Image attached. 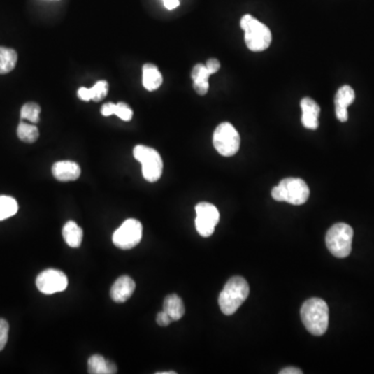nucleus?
Segmentation results:
<instances>
[{
  "label": "nucleus",
  "instance_id": "0eeeda50",
  "mask_svg": "<svg viewBox=\"0 0 374 374\" xmlns=\"http://www.w3.org/2000/svg\"><path fill=\"white\" fill-rule=\"evenodd\" d=\"M213 146L221 155L230 157L238 152L240 136L232 124L224 122L215 128L213 134Z\"/></svg>",
  "mask_w": 374,
  "mask_h": 374
},
{
  "label": "nucleus",
  "instance_id": "a878e982",
  "mask_svg": "<svg viewBox=\"0 0 374 374\" xmlns=\"http://www.w3.org/2000/svg\"><path fill=\"white\" fill-rule=\"evenodd\" d=\"M8 339V324L0 318V352L3 350Z\"/></svg>",
  "mask_w": 374,
  "mask_h": 374
},
{
  "label": "nucleus",
  "instance_id": "f03ea898",
  "mask_svg": "<svg viewBox=\"0 0 374 374\" xmlns=\"http://www.w3.org/2000/svg\"><path fill=\"white\" fill-rule=\"evenodd\" d=\"M250 294L249 284L243 277H233L220 294L219 305L224 315H233Z\"/></svg>",
  "mask_w": 374,
  "mask_h": 374
},
{
  "label": "nucleus",
  "instance_id": "6ab92c4d",
  "mask_svg": "<svg viewBox=\"0 0 374 374\" xmlns=\"http://www.w3.org/2000/svg\"><path fill=\"white\" fill-rule=\"evenodd\" d=\"M63 237L70 247H79L82 243V229L75 222L69 221L64 226Z\"/></svg>",
  "mask_w": 374,
  "mask_h": 374
},
{
  "label": "nucleus",
  "instance_id": "393cba45",
  "mask_svg": "<svg viewBox=\"0 0 374 374\" xmlns=\"http://www.w3.org/2000/svg\"><path fill=\"white\" fill-rule=\"evenodd\" d=\"M115 115L119 117L120 119L123 120V121L129 122L131 121L132 117H134V112H132L131 108L127 103L119 102L115 106Z\"/></svg>",
  "mask_w": 374,
  "mask_h": 374
},
{
  "label": "nucleus",
  "instance_id": "39448f33",
  "mask_svg": "<svg viewBox=\"0 0 374 374\" xmlns=\"http://www.w3.org/2000/svg\"><path fill=\"white\" fill-rule=\"evenodd\" d=\"M352 237L354 230L350 224L338 223L326 233V247L335 257H347L352 252Z\"/></svg>",
  "mask_w": 374,
  "mask_h": 374
},
{
  "label": "nucleus",
  "instance_id": "20e7f679",
  "mask_svg": "<svg viewBox=\"0 0 374 374\" xmlns=\"http://www.w3.org/2000/svg\"><path fill=\"white\" fill-rule=\"evenodd\" d=\"M310 189L307 183L299 178H285L271 190V196L278 202L303 205L307 202Z\"/></svg>",
  "mask_w": 374,
  "mask_h": 374
},
{
  "label": "nucleus",
  "instance_id": "7ed1b4c3",
  "mask_svg": "<svg viewBox=\"0 0 374 374\" xmlns=\"http://www.w3.org/2000/svg\"><path fill=\"white\" fill-rule=\"evenodd\" d=\"M240 27L245 31V44L250 50L260 52L271 46V29L251 15H245L240 19Z\"/></svg>",
  "mask_w": 374,
  "mask_h": 374
},
{
  "label": "nucleus",
  "instance_id": "423d86ee",
  "mask_svg": "<svg viewBox=\"0 0 374 374\" xmlns=\"http://www.w3.org/2000/svg\"><path fill=\"white\" fill-rule=\"evenodd\" d=\"M134 156L142 164L143 176L148 182H156L159 180L164 170V162L161 156L155 149L138 145L134 147Z\"/></svg>",
  "mask_w": 374,
  "mask_h": 374
},
{
  "label": "nucleus",
  "instance_id": "dca6fc26",
  "mask_svg": "<svg viewBox=\"0 0 374 374\" xmlns=\"http://www.w3.org/2000/svg\"><path fill=\"white\" fill-rule=\"evenodd\" d=\"M162 85V75L158 68L153 64H145L143 66V85L149 92L159 89Z\"/></svg>",
  "mask_w": 374,
  "mask_h": 374
},
{
  "label": "nucleus",
  "instance_id": "ddd939ff",
  "mask_svg": "<svg viewBox=\"0 0 374 374\" xmlns=\"http://www.w3.org/2000/svg\"><path fill=\"white\" fill-rule=\"evenodd\" d=\"M80 166L74 161L64 160L55 162L52 166V175L57 180L61 182L75 181L80 177Z\"/></svg>",
  "mask_w": 374,
  "mask_h": 374
},
{
  "label": "nucleus",
  "instance_id": "f257e3e1",
  "mask_svg": "<svg viewBox=\"0 0 374 374\" xmlns=\"http://www.w3.org/2000/svg\"><path fill=\"white\" fill-rule=\"evenodd\" d=\"M301 317L303 326L314 336H322L328 331L330 311L324 299L313 298L305 301L301 309Z\"/></svg>",
  "mask_w": 374,
  "mask_h": 374
},
{
  "label": "nucleus",
  "instance_id": "b1692460",
  "mask_svg": "<svg viewBox=\"0 0 374 374\" xmlns=\"http://www.w3.org/2000/svg\"><path fill=\"white\" fill-rule=\"evenodd\" d=\"M91 89L92 101L100 102L106 97L108 93V82L106 80H100L95 83Z\"/></svg>",
  "mask_w": 374,
  "mask_h": 374
},
{
  "label": "nucleus",
  "instance_id": "2f4dec72",
  "mask_svg": "<svg viewBox=\"0 0 374 374\" xmlns=\"http://www.w3.org/2000/svg\"><path fill=\"white\" fill-rule=\"evenodd\" d=\"M303 371L299 368H294V367H288V368L282 369L280 371V374H301Z\"/></svg>",
  "mask_w": 374,
  "mask_h": 374
},
{
  "label": "nucleus",
  "instance_id": "f8f14e48",
  "mask_svg": "<svg viewBox=\"0 0 374 374\" xmlns=\"http://www.w3.org/2000/svg\"><path fill=\"white\" fill-rule=\"evenodd\" d=\"M134 290H136V282L128 275H122L110 288V298L115 303H125L131 298Z\"/></svg>",
  "mask_w": 374,
  "mask_h": 374
},
{
  "label": "nucleus",
  "instance_id": "a211bd4d",
  "mask_svg": "<svg viewBox=\"0 0 374 374\" xmlns=\"http://www.w3.org/2000/svg\"><path fill=\"white\" fill-rule=\"evenodd\" d=\"M87 367H89V373L91 374L117 373V366L99 354H94L89 359Z\"/></svg>",
  "mask_w": 374,
  "mask_h": 374
},
{
  "label": "nucleus",
  "instance_id": "cd10ccee",
  "mask_svg": "<svg viewBox=\"0 0 374 374\" xmlns=\"http://www.w3.org/2000/svg\"><path fill=\"white\" fill-rule=\"evenodd\" d=\"M205 66H206L209 73L213 75L219 72L220 68H221V63H220L219 59H209L208 61L206 62V65Z\"/></svg>",
  "mask_w": 374,
  "mask_h": 374
},
{
  "label": "nucleus",
  "instance_id": "9b49d317",
  "mask_svg": "<svg viewBox=\"0 0 374 374\" xmlns=\"http://www.w3.org/2000/svg\"><path fill=\"white\" fill-rule=\"evenodd\" d=\"M354 99H356V94L350 85H343L338 89L335 96V110H336L337 119L340 122L347 121V108L354 103Z\"/></svg>",
  "mask_w": 374,
  "mask_h": 374
},
{
  "label": "nucleus",
  "instance_id": "9d476101",
  "mask_svg": "<svg viewBox=\"0 0 374 374\" xmlns=\"http://www.w3.org/2000/svg\"><path fill=\"white\" fill-rule=\"evenodd\" d=\"M38 292L50 296L67 289L68 278L59 269L49 268L42 271L36 280Z\"/></svg>",
  "mask_w": 374,
  "mask_h": 374
},
{
  "label": "nucleus",
  "instance_id": "412c9836",
  "mask_svg": "<svg viewBox=\"0 0 374 374\" xmlns=\"http://www.w3.org/2000/svg\"><path fill=\"white\" fill-rule=\"evenodd\" d=\"M17 136L22 142L33 144V143L37 142L40 132H38L37 126L34 125V124L21 121L18 128H17Z\"/></svg>",
  "mask_w": 374,
  "mask_h": 374
},
{
  "label": "nucleus",
  "instance_id": "6e6552de",
  "mask_svg": "<svg viewBox=\"0 0 374 374\" xmlns=\"http://www.w3.org/2000/svg\"><path fill=\"white\" fill-rule=\"evenodd\" d=\"M143 226L138 220L128 219L115 231L113 243L121 250L136 247L142 240Z\"/></svg>",
  "mask_w": 374,
  "mask_h": 374
},
{
  "label": "nucleus",
  "instance_id": "c85d7f7f",
  "mask_svg": "<svg viewBox=\"0 0 374 374\" xmlns=\"http://www.w3.org/2000/svg\"><path fill=\"white\" fill-rule=\"evenodd\" d=\"M77 96H78L79 99L82 100V101H91V89H89V87H80V89H78V92H77Z\"/></svg>",
  "mask_w": 374,
  "mask_h": 374
},
{
  "label": "nucleus",
  "instance_id": "4468645a",
  "mask_svg": "<svg viewBox=\"0 0 374 374\" xmlns=\"http://www.w3.org/2000/svg\"><path fill=\"white\" fill-rule=\"evenodd\" d=\"M301 108L303 110L301 123L307 129L316 130L318 128V117H319L320 108L315 100L305 97L301 99Z\"/></svg>",
  "mask_w": 374,
  "mask_h": 374
},
{
  "label": "nucleus",
  "instance_id": "473e14b6",
  "mask_svg": "<svg viewBox=\"0 0 374 374\" xmlns=\"http://www.w3.org/2000/svg\"><path fill=\"white\" fill-rule=\"evenodd\" d=\"M158 374H176L175 371H170V373H158Z\"/></svg>",
  "mask_w": 374,
  "mask_h": 374
},
{
  "label": "nucleus",
  "instance_id": "1a4fd4ad",
  "mask_svg": "<svg viewBox=\"0 0 374 374\" xmlns=\"http://www.w3.org/2000/svg\"><path fill=\"white\" fill-rule=\"evenodd\" d=\"M196 228L199 234L203 237L211 236L220 221V213L217 207L210 203H199L196 206Z\"/></svg>",
  "mask_w": 374,
  "mask_h": 374
},
{
  "label": "nucleus",
  "instance_id": "4be33fe9",
  "mask_svg": "<svg viewBox=\"0 0 374 374\" xmlns=\"http://www.w3.org/2000/svg\"><path fill=\"white\" fill-rule=\"evenodd\" d=\"M18 213V203L12 196H0V221L8 219Z\"/></svg>",
  "mask_w": 374,
  "mask_h": 374
},
{
  "label": "nucleus",
  "instance_id": "bb28decb",
  "mask_svg": "<svg viewBox=\"0 0 374 374\" xmlns=\"http://www.w3.org/2000/svg\"><path fill=\"white\" fill-rule=\"evenodd\" d=\"M172 322V318L170 317V315H168L166 311L159 312V313L157 314V317H156V322H157L158 326H170L171 322Z\"/></svg>",
  "mask_w": 374,
  "mask_h": 374
},
{
  "label": "nucleus",
  "instance_id": "2eb2a0df",
  "mask_svg": "<svg viewBox=\"0 0 374 374\" xmlns=\"http://www.w3.org/2000/svg\"><path fill=\"white\" fill-rule=\"evenodd\" d=\"M210 75L206 66L203 64H198L192 68V78L194 81V89L198 95H206L209 89L208 79Z\"/></svg>",
  "mask_w": 374,
  "mask_h": 374
},
{
  "label": "nucleus",
  "instance_id": "c756f323",
  "mask_svg": "<svg viewBox=\"0 0 374 374\" xmlns=\"http://www.w3.org/2000/svg\"><path fill=\"white\" fill-rule=\"evenodd\" d=\"M115 106L117 104L113 103V102H108L104 104L101 108V113L104 117H110V115H115Z\"/></svg>",
  "mask_w": 374,
  "mask_h": 374
},
{
  "label": "nucleus",
  "instance_id": "5701e85b",
  "mask_svg": "<svg viewBox=\"0 0 374 374\" xmlns=\"http://www.w3.org/2000/svg\"><path fill=\"white\" fill-rule=\"evenodd\" d=\"M41 108L35 102H27L21 108V119L27 120L33 124H37L40 122Z\"/></svg>",
  "mask_w": 374,
  "mask_h": 374
},
{
  "label": "nucleus",
  "instance_id": "7c9ffc66",
  "mask_svg": "<svg viewBox=\"0 0 374 374\" xmlns=\"http://www.w3.org/2000/svg\"><path fill=\"white\" fill-rule=\"evenodd\" d=\"M162 1H164V6L170 10H175L180 4L179 0H162Z\"/></svg>",
  "mask_w": 374,
  "mask_h": 374
},
{
  "label": "nucleus",
  "instance_id": "f3484780",
  "mask_svg": "<svg viewBox=\"0 0 374 374\" xmlns=\"http://www.w3.org/2000/svg\"><path fill=\"white\" fill-rule=\"evenodd\" d=\"M164 311L170 315L173 322L180 320L185 316V308L182 299L177 294H170L166 296L164 301Z\"/></svg>",
  "mask_w": 374,
  "mask_h": 374
},
{
  "label": "nucleus",
  "instance_id": "aec40b11",
  "mask_svg": "<svg viewBox=\"0 0 374 374\" xmlns=\"http://www.w3.org/2000/svg\"><path fill=\"white\" fill-rule=\"evenodd\" d=\"M18 55L14 49L0 47V74H8L15 69Z\"/></svg>",
  "mask_w": 374,
  "mask_h": 374
}]
</instances>
